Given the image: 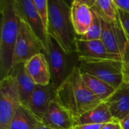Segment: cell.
<instances>
[{"label":"cell","instance_id":"obj_14","mask_svg":"<svg viewBox=\"0 0 129 129\" xmlns=\"http://www.w3.org/2000/svg\"><path fill=\"white\" fill-rule=\"evenodd\" d=\"M77 53L80 57L92 59H122V56L110 53L101 40H83L77 38Z\"/></svg>","mask_w":129,"mask_h":129},{"label":"cell","instance_id":"obj_25","mask_svg":"<svg viewBox=\"0 0 129 129\" xmlns=\"http://www.w3.org/2000/svg\"><path fill=\"white\" fill-rule=\"evenodd\" d=\"M119 17L129 43V14L119 8Z\"/></svg>","mask_w":129,"mask_h":129},{"label":"cell","instance_id":"obj_20","mask_svg":"<svg viewBox=\"0 0 129 129\" xmlns=\"http://www.w3.org/2000/svg\"><path fill=\"white\" fill-rule=\"evenodd\" d=\"M39 122L40 121L26 106L21 105L17 110L9 129H36Z\"/></svg>","mask_w":129,"mask_h":129},{"label":"cell","instance_id":"obj_19","mask_svg":"<svg viewBox=\"0 0 129 129\" xmlns=\"http://www.w3.org/2000/svg\"><path fill=\"white\" fill-rule=\"evenodd\" d=\"M81 75L88 87L103 102L109 99L117 90L112 85L94 75L84 72H81Z\"/></svg>","mask_w":129,"mask_h":129},{"label":"cell","instance_id":"obj_30","mask_svg":"<svg viewBox=\"0 0 129 129\" xmlns=\"http://www.w3.org/2000/svg\"><path fill=\"white\" fill-rule=\"evenodd\" d=\"M36 129H59L57 128H54V127H52L51 125H46L45 123H43L42 122H39L37 125H36Z\"/></svg>","mask_w":129,"mask_h":129},{"label":"cell","instance_id":"obj_8","mask_svg":"<svg viewBox=\"0 0 129 129\" xmlns=\"http://www.w3.org/2000/svg\"><path fill=\"white\" fill-rule=\"evenodd\" d=\"M20 17L33 29L42 42L45 52L48 48V34L33 0H15Z\"/></svg>","mask_w":129,"mask_h":129},{"label":"cell","instance_id":"obj_26","mask_svg":"<svg viewBox=\"0 0 129 129\" xmlns=\"http://www.w3.org/2000/svg\"><path fill=\"white\" fill-rule=\"evenodd\" d=\"M104 124H85L76 125L73 129H101Z\"/></svg>","mask_w":129,"mask_h":129},{"label":"cell","instance_id":"obj_21","mask_svg":"<svg viewBox=\"0 0 129 129\" xmlns=\"http://www.w3.org/2000/svg\"><path fill=\"white\" fill-rule=\"evenodd\" d=\"M91 9L102 19L107 21L119 19V8L113 0H97Z\"/></svg>","mask_w":129,"mask_h":129},{"label":"cell","instance_id":"obj_5","mask_svg":"<svg viewBox=\"0 0 129 129\" xmlns=\"http://www.w3.org/2000/svg\"><path fill=\"white\" fill-rule=\"evenodd\" d=\"M22 105L16 77L10 74L0 81V129H9L11 122Z\"/></svg>","mask_w":129,"mask_h":129},{"label":"cell","instance_id":"obj_22","mask_svg":"<svg viewBox=\"0 0 129 129\" xmlns=\"http://www.w3.org/2000/svg\"><path fill=\"white\" fill-rule=\"evenodd\" d=\"M93 11V10H92ZM102 33V27L100 17L93 11V21L88 31L82 36H78V39L83 40H101Z\"/></svg>","mask_w":129,"mask_h":129},{"label":"cell","instance_id":"obj_10","mask_svg":"<svg viewBox=\"0 0 129 129\" xmlns=\"http://www.w3.org/2000/svg\"><path fill=\"white\" fill-rule=\"evenodd\" d=\"M56 95L57 89L51 83L46 85H36L26 107L39 121L42 122L51 103L56 100Z\"/></svg>","mask_w":129,"mask_h":129},{"label":"cell","instance_id":"obj_17","mask_svg":"<svg viewBox=\"0 0 129 129\" xmlns=\"http://www.w3.org/2000/svg\"><path fill=\"white\" fill-rule=\"evenodd\" d=\"M55 100L68 110L73 116L75 120L79 117L71 75L57 89Z\"/></svg>","mask_w":129,"mask_h":129},{"label":"cell","instance_id":"obj_4","mask_svg":"<svg viewBox=\"0 0 129 129\" xmlns=\"http://www.w3.org/2000/svg\"><path fill=\"white\" fill-rule=\"evenodd\" d=\"M78 67L81 72L94 75L116 89L124 84L122 59H92L79 56Z\"/></svg>","mask_w":129,"mask_h":129},{"label":"cell","instance_id":"obj_11","mask_svg":"<svg viewBox=\"0 0 129 129\" xmlns=\"http://www.w3.org/2000/svg\"><path fill=\"white\" fill-rule=\"evenodd\" d=\"M42 122L59 129H73L76 125L73 116L56 100L51 103Z\"/></svg>","mask_w":129,"mask_h":129},{"label":"cell","instance_id":"obj_2","mask_svg":"<svg viewBox=\"0 0 129 129\" xmlns=\"http://www.w3.org/2000/svg\"><path fill=\"white\" fill-rule=\"evenodd\" d=\"M73 0H48V34L68 53L77 52V35L71 17Z\"/></svg>","mask_w":129,"mask_h":129},{"label":"cell","instance_id":"obj_27","mask_svg":"<svg viewBox=\"0 0 129 129\" xmlns=\"http://www.w3.org/2000/svg\"><path fill=\"white\" fill-rule=\"evenodd\" d=\"M117 7L129 14V0H113Z\"/></svg>","mask_w":129,"mask_h":129},{"label":"cell","instance_id":"obj_12","mask_svg":"<svg viewBox=\"0 0 129 129\" xmlns=\"http://www.w3.org/2000/svg\"><path fill=\"white\" fill-rule=\"evenodd\" d=\"M24 65L36 85H46L51 83V72L45 52L34 56L24 62Z\"/></svg>","mask_w":129,"mask_h":129},{"label":"cell","instance_id":"obj_32","mask_svg":"<svg viewBox=\"0 0 129 129\" xmlns=\"http://www.w3.org/2000/svg\"><path fill=\"white\" fill-rule=\"evenodd\" d=\"M120 129H122V128H120Z\"/></svg>","mask_w":129,"mask_h":129},{"label":"cell","instance_id":"obj_31","mask_svg":"<svg viewBox=\"0 0 129 129\" xmlns=\"http://www.w3.org/2000/svg\"><path fill=\"white\" fill-rule=\"evenodd\" d=\"M73 1H76V2H79L85 4V5H88L89 7L91 8L94 5V3L96 2L97 0H73Z\"/></svg>","mask_w":129,"mask_h":129},{"label":"cell","instance_id":"obj_24","mask_svg":"<svg viewBox=\"0 0 129 129\" xmlns=\"http://www.w3.org/2000/svg\"><path fill=\"white\" fill-rule=\"evenodd\" d=\"M124 82L129 86V43H127L125 51L122 54Z\"/></svg>","mask_w":129,"mask_h":129},{"label":"cell","instance_id":"obj_28","mask_svg":"<svg viewBox=\"0 0 129 129\" xmlns=\"http://www.w3.org/2000/svg\"><path fill=\"white\" fill-rule=\"evenodd\" d=\"M121 128V126L119 125V122L114 120V121H112L110 122H108V123H106L104 125V126L102 127L101 129H120Z\"/></svg>","mask_w":129,"mask_h":129},{"label":"cell","instance_id":"obj_15","mask_svg":"<svg viewBox=\"0 0 129 129\" xmlns=\"http://www.w3.org/2000/svg\"><path fill=\"white\" fill-rule=\"evenodd\" d=\"M72 23L78 36L84 35L93 21V11L88 5L73 1L71 5Z\"/></svg>","mask_w":129,"mask_h":129},{"label":"cell","instance_id":"obj_3","mask_svg":"<svg viewBox=\"0 0 129 129\" xmlns=\"http://www.w3.org/2000/svg\"><path fill=\"white\" fill-rule=\"evenodd\" d=\"M45 53L50 68L51 83L57 89L70 77L74 68L78 66L79 55L77 52H67L57 40L49 35L48 48Z\"/></svg>","mask_w":129,"mask_h":129},{"label":"cell","instance_id":"obj_9","mask_svg":"<svg viewBox=\"0 0 129 129\" xmlns=\"http://www.w3.org/2000/svg\"><path fill=\"white\" fill-rule=\"evenodd\" d=\"M71 78L73 84L74 94L79 116L95 108L103 102L91 91L83 81L80 69L78 66L74 68L71 75Z\"/></svg>","mask_w":129,"mask_h":129},{"label":"cell","instance_id":"obj_29","mask_svg":"<svg viewBox=\"0 0 129 129\" xmlns=\"http://www.w3.org/2000/svg\"><path fill=\"white\" fill-rule=\"evenodd\" d=\"M119 122L122 129H129V114L122 120H120Z\"/></svg>","mask_w":129,"mask_h":129},{"label":"cell","instance_id":"obj_1","mask_svg":"<svg viewBox=\"0 0 129 129\" xmlns=\"http://www.w3.org/2000/svg\"><path fill=\"white\" fill-rule=\"evenodd\" d=\"M0 74L1 80L13 69L14 48L20 30V16L15 0H0Z\"/></svg>","mask_w":129,"mask_h":129},{"label":"cell","instance_id":"obj_7","mask_svg":"<svg viewBox=\"0 0 129 129\" xmlns=\"http://www.w3.org/2000/svg\"><path fill=\"white\" fill-rule=\"evenodd\" d=\"M101 21L102 27L101 40L107 51L111 54L122 56L128 41L119 17L116 21H107L101 18Z\"/></svg>","mask_w":129,"mask_h":129},{"label":"cell","instance_id":"obj_23","mask_svg":"<svg viewBox=\"0 0 129 129\" xmlns=\"http://www.w3.org/2000/svg\"><path fill=\"white\" fill-rule=\"evenodd\" d=\"M34 3L39 11V13L43 21V23L47 29L48 26V16H47V8H48V0H33Z\"/></svg>","mask_w":129,"mask_h":129},{"label":"cell","instance_id":"obj_18","mask_svg":"<svg viewBox=\"0 0 129 129\" xmlns=\"http://www.w3.org/2000/svg\"><path fill=\"white\" fill-rule=\"evenodd\" d=\"M112 121H114V119L110 113L107 103L102 102L95 108L80 116L76 120V124H106Z\"/></svg>","mask_w":129,"mask_h":129},{"label":"cell","instance_id":"obj_13","mask_svg":"<svg viewBox=\"0 0 129 129\" xmlns=\"http://www.w3.org/2000/svg\"><path fill=\"white\" fill-rule=\"evenodd\" d=\"M114 120L119 122L129 114V86L124 84L105 101Z\"/></svg>","mask_w":129,"mask_h":129},{"label":"cell","instance_id":"obj_16","mask_svg":"<svg viewBox=\"0 0 129 129\" xmlns=\"http://www.w3.org/2000/svg\"><path fill=\"white\" fill-rule=\"evenodd\" d=\"M11 74H13L17 80L21 103L23 106H26L36 84L27 73L24 63L15 65Z\"/></svg>","mask_w":129,"mask_h":129},{"label":"cell","instance_id":"obj_6","mask_svg":"<svg viewBox=\"0 0 129 129\" xmlns=\"http://www.w3.org/2000/svg\"><path fill=\"white\" fill-rule=\"evenodd\" d=\"M41 52H45L42 42L29 25L20 17L19 34L14 53V66L20 63H24Z\"/></svg>","mask_w":129,"mask_h":129}]
</instances>
